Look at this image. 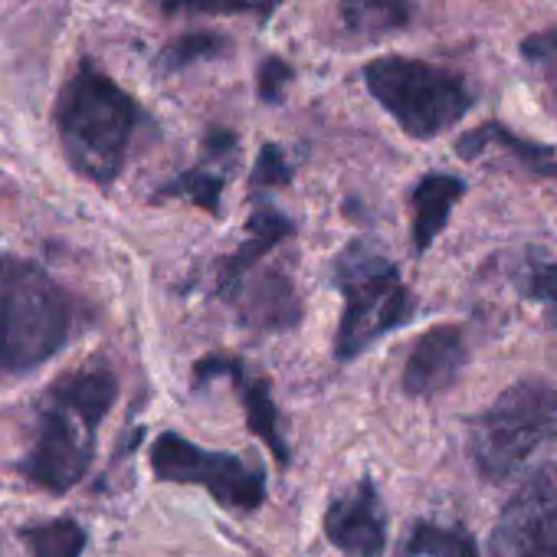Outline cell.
Wrapping results in <instances>:
<instances>
[{"label":"cell","instance_id":"obj_22","mask_svg":"<svg viewBox=\"0 0 557 557\" xmlns=\"http://www.w3.org/2000/svg\"><path fill=\"white\" fill-rule=\"evenodd\" d=\"M168 14H236L249 8V0H158Z\"/></svg>","mask_w":557,"mask_h":557},{"label":"cell","instance_id":"obj_3","mask_svg":"<svg viewBox=\"0 0 557 557\" xmlns=\"http://www.w3.org/2000/svg\"><path fill=\"white\" fill-rule=\"evenodd\" d=\"M70 332V296L40 265L0 252V374H21L50 361Z\"/></svg>","mask_w":557,"mask_h":557},{"label":"cell","instance_id":"obj_20","mask_svg":"<svg viewBox=\"0 0 557 557\" xmlns=\"http://www.w3.org/2000/svg\"><path fill=\"white\" fill-rule=\"evenodd\" d=\"M293 181V168L286 161V154L275 145H262L256 168H252V187H278Z\"/></svg>","mask_w":557,"mask_h":557},{"label":"cell","instance_id":"obj_18","mask_svg":"<svg viewBox=\"0 0 557 557\" xmlns=\"http://www.w3.org/2000/svg\"><path fill=\"white\" fill-rule=\"evenodd\" d=\"M158 197H187L207 213H220V197H223V177L210 171H187L168 187H161Z\"/></svg>","mask_w":557,"mask_h":557},{"label":"cell","instance_id":"obj_7","mask_svg":"<svg viewBox=\"0 0 557 557\" xmlns=\"http://www.w3.org/2000/svg\"><path fill=\"white\" fill-rule=\"evenodd\" d=\"M151 472L161 482H184L207 488L223 508L256 511L265 502V479L233 453H210L181 433H161L151 443Z\"/></svg>","mask_w":557,"mask_h":557},{"label":"cell","instance_id":"obj_5","mask_svg":"<svg viewBox=\"0 0 557 557\" xmlns=\"http://www.w3.org/2000/svg\"><path fill=\"white\" fill-rule=\"evenodd\" d=\"M557 440V387L547 381L511 384L469 426V453L475 469L502 482L515 475L537 449Z\"/></svg>","mask_w":557,"mask_h":557},{"label":"cell","instance_id":"obj_10","mask_svg":"<svg viewBox=\"0 0 557 557\" xmlns=\"http://www.w3.org/2000/svg\"><path fill=\"white\" fill-rule=\"evenodd\" d=\"M325 537L348 557H381L387 541V518L371 479L335 495L325 511Z\"/></svg>","mask_w":557,"mask_h":557},{"label":"cell","instance_id":"obj_9","mask_svg":"<svg viewBox=\"0 0 557 557\" xmlns=\"http://www.w3.org/2000/svg\"><path fill=\"white\" fill-rule=\"evenodd\" d=\"M239 322L252 332H289L302 319V302L283 269H249L236 286L223 293Z\"/></svg>","mask_w":557,"mask_h":557},{"label":"cell","instance_id":"obj_15","mask_svg":"<svg viewBox=\"0 0 557 557\" xmlns=\"http://www.w3.org/2000/svg\"><path fill=\"white\" fill-rule=\"evenodd\" d=\"M407 554L410 557H482L475 537L459 528V524H433V521H420L407 541Z\"/></svg>","mask_w":557,"mask_h":557},{"label":"cell","instance_id":"obj_2","mask_svg":"<svg viewBox=\"0 0 557 557\" xmlns=\"http://www.w3.org/2000/svg\"><path fill=\"white\" fill-rule=\"evenodd\" d=\"M138 106L102 70L83 63L57 102V128L66 158L96 184H112L128 158Z\"/></svg>","mask_w":557,"mask_h":557},{"label":"cell","instance_id":"obj_21","mask_svg":"<svg viewBox=\"0 0 557 557\" xmlns=\"http://www.w3.org/2000/svg\"><path fill=\"white\" fill-rule=\"evenodd\" d=\"M259 99L269 102V106H278L286 96V86L293 83V66L278 57H269L262 66H259Z\"/></svg>","mask_w":557,"mask_h":557},{"label":"cell","instance_id":"obj_23","mask_svg":"<svg viewBox=\"0 0 557 557\" xmlns=\"http://www.w3.org/2000/svg\"><path fill=\"white\" fill-rule=\"evenodd\" d=\"M531 296L557 319V262H544L531 272V283H528Z\"/></svg>","mask_w":557,"mask_h":557},{"label":"cell","instance_id":"obj_8","mask_svg":"<svg viewBox=\"0 0 557 557\" xmlns=\"http://www.w3.org/2000/svg\"><path fill=\"white\" fill-rule=\"evenodd\" d=\"M488 557H557V466L534 469L502 508Z\"/></svg>","mask_w":557,"mask_h":557},{"label":"cell","instance_id":"obj_6","mask_svg":"<svg viewBox=\"0 0 557 557\" xmlns=\"http://www.w3.org/2000/svg\"><path fill=\"white\" fill-rule=\"evenodd\" d=\"M364 83L410 138H436L472 109L469 86L456 73L423 60H371L364 66Z\"/></svg>","mask_w":557,"mask_h":557},{"label":"cell","instance_id":"obj_16","mask_svg":"<svg viewBox=\"0 0 557 557\" xmlns=\"http://www.w3.org/2000/svg\"><path fill=\"white\" fill-rule=\"evenodd\" d=\"M21 537L27 541L30 557H83L86 550V528L73 518L27 524Z\"/></svg>","mask_w":557,"mask_h":557},{"label":"cell","instance_id":"obj_1","mask_svg":"<svg viewBox=\"0 0 557 557\" xmlns=\"http://www.w3.org/2000/svg\"><path fill=\"white\" fill-rule=\"evenodd\" d=\"M119 397V374L106 358L66 371L40 400L30 453L21 462L27 482L63 495L79 485L96 456V430Z\"/></svg>","mask_w":557,"mask_h":557},{"label":"cell","instance_id":"obj_17","mask_svg":"<svg viewBox=\"0 0 557 557\" xmlns=\"http://www.w3.org/2000/svg\"><path fill=\"white\" fill-rule=\"evenodd\" d=\"M342 11L355 34L381 37L407 24L410 0H342Z\"/></svg>","mask_w":557,"mask_h":557},{"label":"cell","instance_id":"obj_19","mask_svg":"<svg viewBox=\"0 0 557 557\" xmlns=\"http://www.w3.org/2000/svg\"><path fill=\"white\" fill-rule=\"evenodd\" d=\"M226 50V40L216 37V34H190V37H181L174 40L164 53H161V66L164 70H184L197 60H213Z\"/></svg>","mask_w":557,"mask_h":557},{"label":"cell","instance_id":"obj_24","mask_svg":"<svg viewBox=\"0 0 557 557\" xmlns=\"http://www.w3.org/2000/svg\"><path fill=\"white\" fill-rule=\"evenodd\" d=\"M521 57L531 63H557V34H534L521 44Z\"/></svg>","mask_w":557,"mask_h":557},{"label":"cell","instance_id":"obj_13","mask_svg":"<svg viewBox=\"0 0 557 557\" xmlns=\"http://www.w3.org/2000/svg\"><path fill=\"white\" fill-rule=\"evenodd\" d=\"M293 230H296V226H293L289 216H283V213H278L275 207H269V203H259V207L252 210V216L246 220V239H243L239 249H236L233 256H226L223 265H220V286H216L220 296H223L230 286H236L249 269H256L259 259H262L265 252H272L286 236H293Z\"/></svg>","mask_w":557,"mask_h":557},{"label":"cell","instance_id":"obj_25","mask_svg":"<svg viewBox=\"0 0 557 557\" xmlns=\"http://www.w3.org/2000/svg\"><path fill=\"white\" fill-rule=\"evenodd\" d=\"M203 148H207L210 158H226V154H233V148H236V135L226 132V128H210L207 138H203Z\"/></svg>","mask_w":557,"mask_h":557},{"label":"cell","instance_id":"obj_4","mask_svg":"<svg viewBox=\"0 0 557 557\" xmlns=\"http://www.w3.org/2000/svg\"><path fill=\"white\" fill-rule=\"evenodd\" d=\"M332 278L345 296V312L335 332L338 361L364 355L374 342L400 329L413 312V299L397 265L368 243H351L345 252H338Z\"/></svg>","mask_w":557,"mask_h":557},{"label":"cell","instance_id":"obj_12","mask_svg":"<svg viewBox=\"0 0 557 557\" xmlns=\"http://www.w3.org/2000/svg\"><path fill=\"white\" fill-rule=\"evenodd\" d=\"M466 338L456 325H436L413 342V351L404 364V391L410 397H433L456 384L466 368Z\"/></svg>","mask_w":557,"mask_h":557},{"label":"cell","instance_id":"obj_11","mask_svg":"<svg viewBox=\"0 0 557 557\" xmlns=\"http://www.w3.org/2000/svg\"><path fill=\"white\" fill-rule=\"evenodd\" d=\"M213 377H230L233 381V387L239 391V400H243L246 426L252 430V436H259L265 443V449L275 456L278 466H289V446L283 440V430H278V407H275V400L269 394V381L265 377H249L243 361L220 358V355H210V358L197 361L194 387H203Z\"/></svg>","mask_w":557,"mask_h":557},{"label":"cell","instance_id":"obj_14","mask_svg":"<svg viewBox=\"0 0 557 557\" xmlns=\"http://www.w3.org/2000/svg\"><path fill=\"white\" fill-rule=\"evenodd\" d=\"M466 194V184L453 174H426L413 187V246L426 252L433 239L446 230L456 200Z\"/></svg>","mask_w":557,"mask_h":557}]
</instances>
